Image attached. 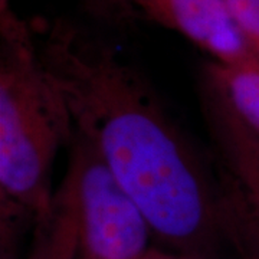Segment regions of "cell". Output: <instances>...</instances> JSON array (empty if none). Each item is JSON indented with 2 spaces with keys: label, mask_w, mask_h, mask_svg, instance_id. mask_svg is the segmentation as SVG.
<instances>
[{
  "label": "cell",
  "mask_w": 259,
  "mask_h": 259,
  "mask_svg": "<svg viewBox=\"0 0 259 259\" xmlns=\"http://www.w3.org/2000/svg\"><path fill=\"white\" fill-rule=\"evenodd\" d=\"M160 259H190V258H186V256H182V255H176V253H168V252H163L161 250V256Z\"/></svg>",
  "instance_id": "9c48e42d"
},
{
  "label": "cell",
  "mask_w": 259,
  "mask_h": 259,
  "mask_svg": "<svg viewBox=\"0 0 259 259\" xmlns=\"http://www.w3.org/2000/svg\"><path fill=\"white\" fill-rule=\"evenodd\" d=\"M2 30L0 216L2 228L19 231L47 213L56 154L71 146L75 127L28 29L8 12Z\"/></svg>",
  "instance_id": "7a4b0ae2"
},
{
  "label": "cell",
  "mask_w": 259,
  "mask_h": 259,
  "mask_svg": "<svg viewBox=\"0 0 259 259\" xmlns=\"http://www.w3.org/2000/svg\"><path fill=\"white\" fill-rule=\"evenodd\" d=\"M199 97L216 170L259 221V134L239 120L204 74Z\"/></svg>",
  "instance_id": "5b68a950"
},
{
  "label": "cell",
  "mask_w": 259,
  "mask_h": 259,
  "mask_svg": "<svg viewBox=\"0 0 259 259\" xmlns=\"http://www.w3.org/2000/svg\"><path fill=\"white\" fill-rule=\"evenodd\" d=\"M134 8L229 66L259 62L232 16L228 0H108Z\"/></svg>",
  "instance_id": "277c9868"
},
{
  "label": "cell",
  "mask_w": 259,
  "mask_h": 259,
  "mask_svg": "<svg viewBox=\"0 0 259 259\" xmlns=\"http://www.w3.org/2000/svg\"><path fill=\"white\" fill-rule=\"evenodd\" d=\"M228 5L242 35L259 55V0H228Z\"/></svg>",
  "instance_id": "ba28073f"
},
{
  "label": "cell",
  "mask_w": 259,
  "mask_h": 259,
  "mask_svg": "<svg viewBox=\"0 0 259 259\" xmlns=\"http://www.w3.org/2000/svg\"><path fill=\"white\" fill-rule=\"evenodd\" d=\"M222 182V225L232 256L259 259V221L238 192L221 175Z\"/></svg>",
  "instance_id": "52a82bcc"
},
{
  "label": "cell",
  "mask_w": 259,
  "mask_h": 259,
  "mask_svg": "<svg viewBox=\"0 0 259 259\" xmlns=\"http://www.w3.org/2000/svg\"><path fill=\"white\" fill-rule=\"evenodd\" d=\"M33 226L28 259H144L151 250L143 213L79 134L47 213Z\"/></svg>",
  "instance_id": "3957f363"
},
{
  "label": "cell",
  "mask_w": 259,
  "mask_h": 259,
  "mask_svg": "<svg viewBox=\"0 0 259 259\" xmlns=\"http://www.w3.org/2000/svg\"><path fill=\"white\" fill-rule=\"evenodd\" d=\"M39 55L75 134L91 143L147 221L153 238L190 259H229L222 182L139 69L111 48L56 28Z\"/></svg>",
  "instance_id": "6da1fadb"
},
{
  "label": "cell",
  "mask_w": 259,
  "mask_h": 259,
  "mask_svg": "<svg viewBox=\"0 0 259 259\" xmlns=\"http://www.w3.org/2000/svg\"><path fill=\"white\" fill-rule=\"evenodd\" d=\"M203 74L218 87L239 120L259 134V62L229 66L212 61Z\"/></svg>",
  "instance_id": "8992f818"
}]
</instances>
